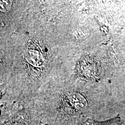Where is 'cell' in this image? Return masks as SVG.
Returning <instances> with one entry per match:
<instances>
[{"mask_svg": "<svg viewBox=\"0 0 125 125\" xmlns=\"http://www.w3.org/2000/svg\"><path fill=\"white\" fill-rule=\"evenodd\" d=\"M25 57L28 62L35 67H42L45 62L42 48L37 43H29L25 52Z\"/></svg>", "mask_w": 125, "mask_h": 125, "instance_id": "1", "label": "cell"}, {"mask_svg": "<svg viewBox=\"0 0 125 125\" xmlns=\"http://www.w3.org/2000/svg\"><path fill=\"white\" fill-rule=\"evenodd\" d=\"M12 1L10 0H1L0 1V10L2 12H7L9 11L11 5Z\"/></svg>", "mask_w": 125, "mask_h": 125, "instance_id": "3", "label": "cell"}, {"mask_svg": "<svg viewBox=\"0 0 125 125\" xmlns=\"http://www.w3.org/2000/svg\"><path fill=\"white\" fill-rule=\"evenodd\" d=\"M64 100L69 108L76 111L83 109L86 105L85 99L80 94L76 93L68 94Z\"/></svg>", "mask_w": 125, "mask_h": 125, "instance_id": "2", "label": "cell"}]
</instances>
